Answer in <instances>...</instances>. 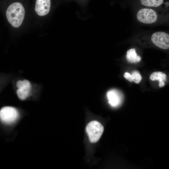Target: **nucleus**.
<instances>
[{"mask_svg": "<svg viewBox=\"0 0 169 169\" xmlns=\"http://www.w3.org/2000/svg\"><path fill=\"white\" fill-rule=\"evenodd\" d=\"M25 10L22 4L19 2L11 4L6 11V16L9 23L14 28L22 24L25 15Z\"/></svg>", "mask_w": 169, "mask_h": 169, "instance_id": "1", "label": "nucleus"}, {"mask_svg": "<svg viewBox=\"0 0 169 169\" xmlns=\"http://www.w3.org/2000/svg\"><path fill=\"white\" fill-rule=\"evenodd\" d=\"M19 113L15 108L11 106L2 107L0 110V119L2 123L9 125L13 124L18 119Z\"/></svg>", "mask_w": 169, "mask_h": 169, "instance_id": "2", "label": "nucleus"}, {"mask_svg": "<svg viewBox=\"0 0 169 169\" xmlns=\"http://www.w3.org/2000/svg\"><path fill=\"white\" fill-rule=\"evenodd\" d=\"M103 131V126L97 121L90 122L86 127V131L90 141L92 143L96 142L99 140Z\"/></svg>", "mask_w": 169, "mask_h": 169, "instance_id": "3", "label": "nucleus"}, {"mask_svg": "<svg viewBox=\"0 0 169 169\" xmlns=\"http://www.w3.org/2000/svg\"><path fill=\"white\" fill-rule=\"evenodd\" d=\"M136 16L138 21L146 24L154 23L158 19V15L156 11L148 8L140 9L137 12Z\"/></svg>", "mask_w": 169, "mask_h": 169, "instance_id": "4", "label": "nucleus"}, {"mask_svg": "<svg viewBox=\"0 0 169 169\" xmlns=\"http://www.w3.org/2000/svg\"><path fill=\"white\" fill-rule=\"evenodd\" d=\"M151 39L157 47L164 49H169V34L165 32L159 31L152 35Z\"/></svg>", "mask_w": 169, "mask_h": 169, "instance_id": "5", "label": "nucleus"}, {"mask_svg": "<svg viewBox=\"0 0 169 169\" xmlns=\"http://www.w3.org/2000/svg\"><path fill=\"white\" fill-rule=\"evenodd\" d=\"M16 85L18 88L16 93L18 98L22 100L26 99L29 96L31 90L30 81L26 79L19 80Z\"/></svg>", "mask_w": 169, "mask_h": 169, "instance_id": "6", "label": "nucleus"}, {"mask_svg": "<svg viewBox=\"0 0 169 169\" xmlns=\"http://www.w3.org/2000/svg\"><path fill=\"white\" fill-rule=\"evenodd\" d=\"M50 6V0H36L35 10L38 15L44 16L49 12Z\"/></svg>", "mask_w": 169, "mask_h": 169, "instance_id": "7", "label": "nucleus"}, {"mask_svg": "<svg viewBox=\"0 0 169 169\" xmlns=\"http://www.w3.org/2000/svg\"><path fill=\"white\" fill-rule=\"evenodd\" d=\"M106 95L108 103L112 106L117 107L121 103L122 99L121 95L117 90H110L107 92Z\"/></svg>", "mask_w": 169, "mask_h": 169, "instance_id": "8", "label": "nucleus"}, {"mask_svg": "<svg viewBox=\"0 0 169 169\" xmlns=\"http://www.w3.org/2000/svg\"><path fill=\"white\" fill-rule=\"evenodd\" d=\"M150 79L152 81L158 80L159 87H162L165 85V82L166 80V75L161 72H154L151 74Z\"/></svg>", "mask_w": 169, "mask_h": 169, "instance_id": "9", "label": "nucleus"}, {"mask_svg": "<svg viewBox=\"0 0 169 169\" xmlns=\"http://www.w3.org/2000/svg\"><path fill=\"white\" fill-rule=\"evenodd\" d=\"M124 77L130 82H134L139 84L142 79V77L140 73L137 70L132 71L131 74L128 72H125L124 74Z\"/></svg>", "mask_w": 169, "mask_h": 169, "instance_id": "10", "label": "nucleus"}, {"mask_svg": "<svg viewBox=\"0 0 169 169\" xmlns=\"http://www.w3.org/2000/svg\"><path fill=\"white\" fill-rule=\"evenodd\" d=\"M126 59L128 62L131 63H138L141 60V57L137 55L135 49H129L126 52Z\"/></svg>", "mask_w": 169, "mask_h": 169, "instance_id": "11", "label": "nucleus"}, {"mask_svg": "<svg viewBox=\"0 0 169 169\" xmlns=\"http://www.w3.org/2000/svg\"><path fill=\"white\" fill-rule=\"evenodd\" d=\"M164 0H140L143 5L149 7H157L160 6Z\"/></svg>", "mask_w": 169, "mask_h": 169, "instance_id": "12", "label": "nucleus"}]
</instances>
